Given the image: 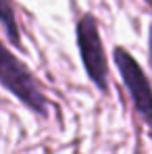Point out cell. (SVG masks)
<instances>
[{
  "label": "cell",
  "mask_w": 152,
  "mask_h": 154,
  "mask_svg": "<svg viewBox=\"0 0 152 154\" xmlns=\"http://www.w3.org/2000/svg\"><path fill=\"white\" fill-rule=\"evenodd\" d=\"M0 85L38 117H48V98L40 79L0 40Z\"/></svg>",
  "instance_id": "1"
},
{
  "label": "cell",
  "mask_w": 152,
  "mask_h": 154,
  "mask_svg": "<svg viewBox=\"0 0 152 154\" xmlns=\"http://www.w3.org/2000/svg\"><path fill=\"white\" fill-rule=\"evenodd\" d=\"M75 35L77 50H79L88 79L96 85V90L100 94H108V60H106V52H104L100 27L92 13L81 15L75 27Z\"/></svg>",
  "instance_id": "2"
},
{
  "label": "cell",
  "mask_w": 152,
  "mask_h": 154,
  "mask_svg": "<svg viewBox=\"0 0 152 154\" xmlns=\"http://www.w3.org/2000/svg\"><path fill=\"white\" fill-rule=\"evenodd\" d=\"M113 60H115V67L119 69V75L125 83L135 112L152 129V85L148 81V75L144 73L140 63L131 56V52L123 46H117L113 50Z\"/></svg>",
  "instance_id": "3"
},
{
  "label": "cell",
  "mask_w": 152,
  "mask_h": 154,
  "mask_svg": "<svg viewBox=\"0 0 152 154\" xmlns=\"http://www.w3.org/2000/svg\"><path fill=\"white\" fill-rule=\"evenodd\" d=\"M0 27L6 35V40L15 46L21 48V31H19V23L15 17V4L13 0H0Z\"/></svg>",
  "instance_id": "4"
},
{
  "label": "cell",
  "mask_w": 152,
  "mask_h": 154,
  "mask_svg": "<svg viewBox=\"0 0 152 154\" xmlns=\"http://www.w3.org/2000/svg\"><path fill=\"white\" fill-rule=\"evenodd\" d=\"M148 63H150V69H152V23L148 27Z\"/></svg>",
  "instance_id": "5"
}]
</instances>
